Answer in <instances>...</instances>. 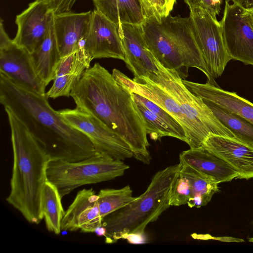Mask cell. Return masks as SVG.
<instances>
[{"instance_id": "cell-1", "label": "cell", "mask_w": 253, "mask_h": 253, "mask_svg": "<svg viewBox=\"0 0 253 253\" xmlns=\"http://www.w3.org/2000/svg\"><path fill=\"white\" fill-rule=\"evenodd\" d=\"M0 102L24 125L50 161L76 162L100 153L86 135L50 106L46 93L26 89L0 74Z\"/></svg>"}, {"instance_id": "cell-2", "label": "cell", "mask_w": 253, "mask_h": 253, "mask_svg": "<svg viewBox=\"0 0 253 253\" xmlns=\"http://www.w3.org/2000/svg\"><path fill=\"white\" fill-rule=\"evenodd\" d=\"M76 107L97 118L122 136L133 157L145 164L151 157L146 125L131 93L99 63L86 69L71 91Z\"/></svg>"}, {"instance_id": "cell-3", "label": "cell", "mask_w": 253, "mask_h": 253, "mask_svg": "<svg viewBox=\"0 0 253 253\" xmlns=\"http://www.w3.org/2000/svg\"><path fill=\"white\" fill-rule=\"evenodd\" d=\"M13 151L10 190L7 202L30 223L43 218L42 197L50 159L24 125L7 108Z\"/></svg>"}, {"instance_id": "cell-4", "label": "cell", "mask_w": 253, "mask_h": 253, "mask_svg": "<svg viewBox=\"0 0 253 253\" xmlns=\"http://www.w3.org/2000/svg\"><path fill=\"white\" fill-rule=\"evenodd\" d=\"M141 26L148 49L164 67L184 80L188 68H196L206 76L207 83L218 86L207 70L189 17L169 14L160 21L146 19Z\"/></svg>"}, {"instance_id": "cell-5", "label": "cell", "mask_w": 253, "mask_h": 253, "mask_svg": "<svg viewBox=\"0 0 253 253\" xmlns=\"http://www.w3.org/2000/svg\"><path fill=\"white\" fill-rule=\"evenodd\" d=\"M180 168L179 163L158 171L142 195L103 218L106 243H115L129 233H145L147 225L170 207V189Z\"/></svg>"}, {"instance_id": "cell-6", "label": "cell", "mask_w": 253, "mask_h": 253, "mask_svg": "<svg viewBox=\"0 0 253 253\" xmlns=\"http://www.w3.org/2000/svg\"><path fill=\"white\" fill-rule=\"evenodd\" d=\"M158 70L148 78L170 95L180 106L195 133L197 148L211 133L236 139L199 97L184 84L177 72L164 67L156 59Z\"/></svg>"}, {"instance_id": "cell-7", "label": "cell", "mask_w": 253, "mask_h": 253, "mask_svg": "<svg viewBox=\"0 0 253 253\" xmlns=\"http://www.w3.org/2000/svg\"><path fill=\"white\" fill-rule=\"evenodd\" d=\"M129 168L122 160L98 153L76 162L50 161L47 168L46 176L47 180L57 188L62 198L81 186L121 176Z\"/></svg>"}, {"instance_id": "cell-8", "label": "cell", "mask_w": 253, "mask_h": 253, "mask_svg": "<svg viewBox=\"0 0 253 253\" xmlns=\"http://www.w3.org/2000/svg\"><path fill=\"white\" fill-rule=\"evenodd\" d=\"M188 17L207 70L215 80L231 60L224 43L220 23L199 8L190 9Z\"/></svg>"}, {"instance_id": "cell-9", "label": "cell", "mask_w": 253, "mask_h": 253, "mask_svg": "<svg viewBox=\"0 0 253 253\" xmlns=\"http://www.w3.org/2000/svg\"><path fill=\"white\" fill-rule=\"evenodd\" d=\"M224 43L231 60L253 66V22L237 0H225L220 21Z\"/></svg>"}, {"instance_id": "cell-10", "label": "cell", "mask_w": 253, "mask_h": 253, "mask_svg": "<svg viewBox=\"0 0 253 253\" xmlns=\"http://www.w3.org/2000/svg\"><path fill=\"white\" fill-rule=\"evenodd\" d=\"M58 112L68 124L89 138L98 152L122 161L133 157L126 141L91 114L77 107Z\"/></svg>"}, {"instance_id": "cell-11", "label": "cell", "mask_w": 253, "mask_h": 253, "mask_svg": "<svg viewBox=\"0 0 253 253\" xmlns=\"http://www.w3.org/2000/svg\"><path fill=\"white\" fill-rule=\"evenodd\" d=\"M115 80L130 92L138 93L149 99L173 117L183 128L190 148H197L194 130L174 99L148 77L131 79L116 69L112 71Z\"/></svg>"}, {"instance_id": "cell-12", "label": "cell", "mask_w": 253, "mask_h": 253, "mask_svg": "<svg viewBox=\"0 0 253 253\" xmlns=\"http://www.w3.org/2000/svg\"><path fill=\"white\" fill-rule=\"evenodd\" d=\"M84 46L92 60L112 58L125 60L119 24L96 9L92 11Z\"/></svg>"}, {"instance_id": "cell-13", "label": "cell", "mask_w": 253, "mask_h": 253, "mask_svg": "<svg viewBox=\"0 0 253 253\" xmlns=\"http://www.w3.org/2000/svg\"><path fill=\"white\" fill-rule=\"evenodd\" d=\"M0 74L26 89L45 94L46 85L36 73L31 54L13 41L0 48Z\"/></svg>"}, {"instance_id": "cell-14", "label": "cell", "mask_w": 253, "mask_h": 253, "mask_svg": "<svg viewBox=\"0 0 253 253\" xmlns=\"http://www.w3.org/2000/svg\"><path fill=\"white\" fill-rule=\"evenodd\" d=\"M52 11L43 0H35L16 15L17 26L13 42L33 53L45 37Z\"/></svg>"}, {"instance_id": "cell-15", "label": "cell", "mask_w": 253, "mask_h": 253, "mask_svg": "<svg viewBox=\"0 0 253 253\" xmlns=\"http://www.w3.org/2000/svg\"><path fill=\"white\" fill-rule=\"evenodd\" d=\"M119 26L124 62L134 78L148 77L156 72V59L148 48L141 24L122 23Z\"/></svg>"}, {"instance_id": "cell-16", "label": "cell", "mask_w": 253, "mask_h": 253, "mask_svg": "<svg viewBox=\"0 0 253 253\" xmlns=\"http://www.w3.org/2000/svg\"><path fill=\"white\" fill-rule=\"evenodd\" d=\"M102 226L98 194L92 188L79 191L65 211L61 222V229L93 233Z\"/></svg>"}, {"instance_id": "cell-17", "label": "cell", "mask_w": 253, "mask_h": 253, "mask_svg": "<svg viewBox=\"0 0 253 253\" xmlns=\"http://www.w3.org/2000/svg\"><path fill=\"white\" fill-rule=\"evenodd\" d=\"M203 147L220 157L238 174L239 179L253 178V147L236 139L210 134Z\"/></svg>"}, {"instance_id": "cell-18", "label": "cell", "mask_w": 253, "mask_h": 253, "mask_svg": "<svg viewBox=\"0 0 253 253\" xmlns=\"http://www.w3.org/2000/svg\"><path fill=\"white\" fill-rule=\"evenodd\" d=\"M92 11L54 13V29L61 57L78 50L88 32Z\"/></svg>"}, {"instance_id": "cell-19", "label": "cell", "mask_w": 253, "mask_h": 253, "mask_svg": "<svg viewBox=\"0 0 253 253\" xmlns=\"http://www.w3.org/2000/svg\"><path fill=\"white\" fill-rule=\"evenodd\" d=\"M182 82L196 96L235 114L253 125V103L236 92L225 90L207 82L200 84L183 79Z\"/></svg>"}, {"instance_id": "cell-20", "label": "cell", "mask_w": 253, "mask_h": 253, "mask_svg": "<svg viewBox=\"0 0 253 253\" xmlns=\"http://www.w3.org/2000/svg\"><path fill=\"white\" fill-rule=\"evenodd\" d=\"M179 161L212 178L218 184L238 178L236 171L227 163L203 147L183 151L179 155Z\"/></svg>"}, {"instance_id": "cell-21", "label": "cell", "mask_w": 253, "mask_h": 253, "mask_svg": "<svg viewBox=\"0 0 253 253\" xmlns=\"http://www.w3.org/2000/svg\"><path fill=\"white\" fill-rule=\"evenodd\" d=\"M54 14L52 11L44 39L35 51L30 53L35 71L46 85L54 79L61 58L54 29Z\"/></svg>"}, {"instance_id": "cell-22", "label": "cell", "mask_w": 253, "mask_h": 253, "mask_svg": "<svg viewBox=\"0 0 253 253\" xmlns=\"http://www.w3.org/2000/svg\"><path fill=\"white\" fill-rule=\"evenodd\" d=\"M95 9L113 22L142 24L146 18L138 0H92Z\"/></svg>"}, {"instance_id": "cell-23", "label": "cell", "mask_w": 253, "mask_h": 253, "mask_svg": "<svg viewBox=\"0 0 253 253\" xmlns=\"http://www.w3.org/2000/svg\"><path fill=\"white\" fill-rule=\"evenodd\" d=\"M180 164V172L189 180L191 198L188 206L200 208L210 202L213 194L218 191V184L211 177L194 168Z\"/></svg>"}, {"instance_id": "cell-24", "label": "cell", "mask_w": 253, "mask_h": 253, "mask_svg": "<svg viewBox=\"0 0 253 253\" xmlns=\"http://www.w3.org/2000/svg\"><path fill=\"white\" fill-rule=\"evenodd\" d=\"M61 199L56 186L47 180L42 193V211L46 229L56 235L61 233V222L65 212Z\"/></svg>"}, {"instance_id": "cell-25", "label": "cell", "mask_w": 253, "mask_h": 253, "mask_svg": "<svg viewBox=\"0 0 253 253\" xmlns=\"http://www.w3.org/2000/svg\"><path fill=\"white\" fill-rule=\"evenodd\" d=\"M203 101L219 121L232 132L236 140L253 147L252 124L209 101Z\"/></svg>"}, {"instance_id": "cell-26", "label": "cell", "mask_w": 253, "mask_h": 253, "mask_svg": "<svg viewBox=\"0 0 253 253\" xmlns=\"http://www.w3.org/2000/svg\"><path fill=\"white\" fill-rule=\"evenodd\" d=\"M130 93L144 119L147 133L150 135L151 139L157 140L165 136H170L186 142L185 137L149 110L138 98L136 93Z\"/></svg>"}, {"instance_id": "cell-27", "label": "cell", "mask_w": 253, "mask_h": 253, "mask_svg": "<svg viewBox=\"0 0 253 253\" xmlns=\"http://www.w3.org/2000/svg\"><path fill=\"white\" fill-rule=\"evenodd\" d=\"M98 195L100 213L102 219L136 198L132 196V190L128 185L120 189H101Z\"/></svg>"}, {"instance_id": "cell-28", "label": "cell", "mask_w": 253, "mask_h": 253, "mask_svg": "<svg viewBox=\"0 0 253 253\" xmlns=\"http://www.w3.org/2000/svg\"><path fill=\"white\" fill-rule=\"evenodd\" d=\"M191 198V193L189 180L180 172L179 169L170 189L169 205L179 206L187 204Z\"/></svg>"}, {"instance_id": "cell-29", "label": "cell", "mask_w": 253, "mask_h": 253, "mask_svg": "<svg viewBox=\"0 0 253 253\" xmlns=\"http://www.w3.org/2000/svg\"><path fill=\"white\" fill-rule=\"evenodd\" d=\"M136 94L138 98L149 110L163 120L166 123L187 139L186 133L183 128L173 117L153 102L138 93Z\"/></svg>"}, {"instance_id": "cell-30", "label": "cell", "mask_w": 253, "mask_h": 253, "mask_svg": "<svg viewBox=\"0 0 253 253\" xmlns=\"http://www.w3.org/2000/svg\"><path fill=\"white\" fill-rule=\"evenodd\" d=\"M189 6V9L201 8L207 11L213 18L217 19L216 16L221 11L220 0H183Z\"/></svg>"}, {"instance_id": "cell-31", "label": "cell", "mask_w": 253, "mask_h": 253, "mask_svg": "<svg viewBox=\"0 0 253 253\" xmlns=\"http://www.w3.org/2000/svg\"><path fill=\"white\" fill-rule=\"evenodd\" d=\"M146 19L160 21L164 17L158 0H138Z\"/></svg>"}, {"instance_id": "cell-32", "label": "cell", "mask_w": 253, "mask_h": 253, "mask_svg": "<svg viewBox=\"0 0 253 253\" xmlns=\"http://www.w3.org/2000/svg\"><path fill=\"white\" fill-rule=\"evenodd\" d=\"M54 13L69 11L77 0H43Z\"/></svg>"}, {"instance_id": "cell-33", "label": "cell", "mask_w": 253, "mask_h": 253, "mask_svg": "<svg viewBox=\"0 0 253 253\" xmlns=\"http://www.w3.org/2000/svg\"><path fill=\"white\" fill-rule=\"evenodd\" d=\"M123 239H126L128 242L134 244H140L148 242V239L145 233H131L125 236Z\"/></svg>"}, {"instance_id": "cell-34", "label": "cell", "mask_w": 253, "mask_h": 253, "mask_svg": "<svg viewBox=\"0 0 253 253\" xmlns=\"http://www.w3.org/2000/svg\"><path fill=\"white\" fill-rule=\"evenodd\" d=\"M163 15L166 17L170 14L176 0H158Z\"/></svg>"}, {"instance_id": "cell-35", "label": "cell", "mask_w": 253, "mask_h": 253, "mask_svg": "<svg viewBox=\"0 0 253 253\" xmlns=\"http://www.w3.org/2000/svg\"><path fill=\"white\" fill-rule=\"evenodd\" d=\"M13 42V40L10 39L4 28L3 20L0 19V48L4 47Z\"/></svg>"}, {"instance_id": "cell-36", "label": "cell", "mask_w": 253, "mask_h": 253, "mask_svg": "<svg viewBox=\"0 0 253 253\" xmlns=\"http://www.w3.org/2000/svg\"><path fill=\"white\" fill-rule=\"evenodd\" d=\"M242 7L249 11L253 10V0H237Z\"/></svg>"}, {"instance_id": "cell-37", "label": "cell", "mask_w": 253, "mask_h": 253, "mask_svg": "<svg viewBox=\"0 0 253 253\" xmlns=\"http://www.w3.org/2000/svg\"><path fill=\"white\" fill-rule=\"evenodd\" d=\"M249 12L251 14V17L252 18V20L253 22V10H249Z\"/></svg>"}, {"instance_id": "cell-38", "label": "cell", "mask_w": 253, "mask_h": 253, "mask_svg": "<svg viewBox=\"0 0 253 253\" xmlns=\"http://www.w3.org/2000/svg\"><path fill=\"white\" fill-rule=\"evenodd\" d=\"M249 241L250 242H253V237L250 238L249 239Z\"/></svg>"}]
</instances>
